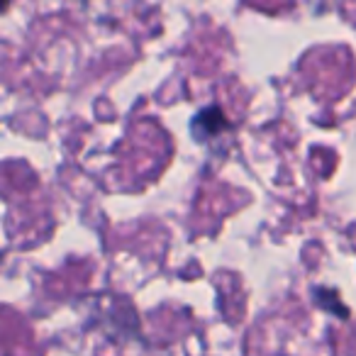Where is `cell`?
Returning <instances> with one entry per match:
<instances>
[{
  "instance_id": "2",
  "label": "cell",
  "mask_w": 356,
  "mask_h": 356,
  "mask_svg": "<svg viewBox=\"0 0 356 356\" xmlns=\"http://www.w3.org/2000/svg\"><path fill=\"white\" fill-rule=\"evenodd\" d=\"M8 6H10V0H0V13L6 10V8H8Z\"/></svg>"
},
{
  "instance_id": "1",
  "label": "cell",
  "mask_w": 356,
  "mask_h": 356,
  "mask_svg": "<svg viewBox=\"0 0 356 356\" xmlns=\"http://www.w3.org/2000/svg\"><path fill=\"white\" fill-rule=\"evenodd\" d=\"M229 127L232 124H229L227 115H225V110L220 105H208V108L198 110L193 115V120H191V134H193L195 142H203V144L218 139Z\"/></svg>"
}]
</instances>
